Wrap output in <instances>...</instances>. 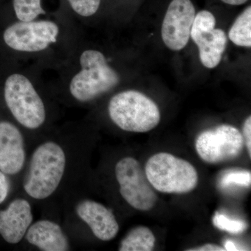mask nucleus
Listing matches in <instances>:
<instances>
[{"label": "nucleus", "instance_id": "nucleus-4", "mask_svg": "<svg viewBox=\"0 0 251 251\" xmlns=\"http://www.w3.org/2000/svg\"><path fill=\"white\" fill-rule=\"evenodd\" d=\"M153 188L164 193L191 192L198 184V174L189 162L171 153H156L149 158L145 169Z\"/></svg>", "mask_w": 251, "mask_h": 251}, {"label": "nucleus", "instance_id": "nucleus-9", "mask_svg": "<svg viewBox=\"0 0 251 251\" xmlns=\"http://www.w3.org/2000/svg\"><path fill=\"white\" fill-rule=\"evenodd\" d=\"M215 25L214 15L203 10L195 16L191 27V37L199 49L201 62L208 69L219 65L227 46L226 33Z\"/></svg>", "mask_w": 251, "mask_h": 251}, {"label": "nucleus", "instance_id": "nucleus-8", "mask_svg": "<svg viewBox=\"0 0 251 251\" xmlns=\"http://www.w3.org/2000/svg\"><path fill=\"white\" fill-rule=\"evenodd\" d=\"M59 32L58 25L52 21H19L5 29L3 39L14 50L39 52L57 42Z\"/></svg>", "mask_w": 251, "mask_h": 251}, {"label": "nucleus", "instance_id": "nucleus-3", "mask_svg": "<svg viewBox=\"0 0 251 251\" xmlns=\"http://www.w3.org/2000/svg\"><path fill=\"white\" fill-rule=\"evenodd\" d=\"M81 70L74 75L69 91L75 100L87 102L106 93L120 82L117 73L100 51L87 50L80 57Z\"/></svg>", "mask_w": 251, "mask_h": 251}, {"label": "nucleus", "instance_id": "nucleus-5", "mask_svg": "<svg viewBox=\"0 0 251 251\" xmlns=\"http://www.w3.org/2000/svg\"><path fill=\"white\" fill-rule=\"evenodd\" d=\"M4 95L8 108L18 123L32 130L44 125L45 105L27 77L20 74L8 77L5 81Z\"/></svg>", "mask_w": 251, "mask_h": 251}, {"label": "nucleus", "instance_id": "nucleus-20", "mask_svg": "<svg viewBox=\"0 0 251 251\" xmlns=\"http://www.w3.org/2000/svg\"><path fill=\"white\" fill-rule=\"evenodd\" d=\"M72 9L82 17H90L96 14L100 6V0H68Z\"/></svg>", "mask_w": 251, "mask_h": 251}, {"label": "nucleus", "instance_id": "nucleus-13", "mask_svg": "<svg viewBox=\"0 0 251 251\" xmlns=\"http://www.w3.org/2000/svg\"><path fill=\"white\" fill-rule=\"evenodd\" d=\"M33 221L30 204L25 199L14 200L0 211V235L6 242L18 244L25 236Z\"/></svg>", "mask_w": 251, "mask_h": 251}, {"label": "nucleus", "instance_id": "nucleus-22", "mask_svg": "<svg viewBox=\"0 0 251 251\" xmlns=\"http://www.w3.org/2000/svg\"><path fill=\"white\" fill-rule=\"evenodd\" d=\"M244 139H245L246 145H247L248 152L249 156L251 157V117L249 116L244 122Z\"/></svg>", "mask_w": 251, "mask_h": 251}, {"label": "nucleus", "instance_id": "nucleus-25", "mask_svg": "<svg viewBox=\"0 0 251 251\" xmlns=\"http://www.w3.org/2000/svg\"><path fill=\"white\" fill-rule=\"evenodd\" d=\"M223 2L229 5H234V6H238V5H242L245 4L248 0H221Z\"/></svg>", "mask_w": 251, "mask_h": 251}, {"label": "nucleus", "instance_id": "nucleus-10", "mask_svg": "<svg viewBox=\"0 0 251 251\" xmlns=\"http://www.w3.org/2000/svg\"><path fill=\"white\" fill-rule=\"evenodd\" d=\"M196 16L191 0H173L162 25L161 35L168 49L178 51L187 45Z\"/></svg>", "mask_w": 251, "mask_h": 251}, {"label": "nucleus", "instance_id": "nucleus-11", "mask_svg": "<svg viewBox=\"0 0 251 251\" xmlns=\"http://www.w3.org/2000/svg\"><path fill=\"white\" fill-rule=\"evenodd\" d=\"M26 153L23 135L11 122H0V171L18 174L23 169Z\"/></svg>", "mask_w": 251, "mask_h": 251}, {"label": "nucleus", "instance_id": "nucleus-19", "mask_svg": "<svg viewBox=\"0 0 251 251\" xmlns=\"http://www.w3.org/2000/svg\"><path fill=\"white\" fill-rule=\"evenodd\" d=\"M251 184V174L248 171H232L226 173L220 179L221 188L228 187L232 184L249 187Z\"/></svg>", "mask_w": 251, "mask_h": 251}, {"label": "nucleus", "instance_id": "nucleus-12", "mask_svg": "<svg viewBox=\"0 0 251 251\" xmlns=\"http://www.w3.org/2000/svg\"><path fill=\"white\" fill-rule=\"evenodd\" d=\"M77 215L90 227L94 236L103 242L116 237L120 226L113 212L100 203L85 200L77 204Z\"/></svg>", "mask_w": 251, "mask_h": 251}, {"label": "nucleus", "instance_id": "nucleus-17", "mask_svg": "<svg viewBox=\"0 0 251 251\" xmlns=\"http://www.w3.org/2000/svg\"><path fill=\"white\" fill-rule=\"evenodd\" d=\"M14 9L20 21H34L41 15L46 14L41 0H14Z\"/></svg>", "mask_w": 251, "mask_h": 251}, {"label": "nucleus", "instance_id": "nucleus-2", "mask_svg": "<svg viewBox=\"0 0 251 251\" xmlns=\"http://www.w3.org/2000/svg\"><path fill=\"white\" fill-rule=\"evenodd\" d=\"M108 112L112 121L125 131H150L161 120V113L155 102L134 90L114 96L109 103Z\"/></svg>", "mask_w": 251, "mask_h": 251}, {"label": "nucleus", "instance_id": "nucleus-24", "mask_svg": "<svg viewBox=\"0 0 251 251\" xmlns=\"http://www.w3.org/2000/svg\"><path fill=\"white\" fill-rule=\"evenodd\" d=\"M224 249L226 251H242L243 249L242 247H239V246L236 244L233 241L227 240L225 242Z\"/></svg>", "mask_w": 251, "mask_h": 251}, {"label": "nucleus", "instance_id": "nucleus-18", "mask_svg": "<svg viewBox=\"0 0 251 251\" xmlns=\"http://www.w3.org/2000/svg\"><path fill=\"white\" fill-rule=\"evenodd\" d=\"M213 224L218 229L232 234H239L247 229L248 225L241 220L229 219L227 216L216 212L213 218Z\"/></svg>", "mask_w": 251, "mask_h": 251}, {"label": "nucleus", "instance_id": "nucleus-7", "mask_svg": "<svg viewBox=\"0 0 251 251\" xmlns=\"http://www.w3.org/2000/svg\"><path fill=\"white\" fill-rule=\"evenodd\" d=\"M244 142L243 135L237 128L223 125L198 135L196 149L202 161L216 164L237 158L244 148Z\"/></svg>", "mask_w": 251, "mask_h": 251}, {"label": "nucleus", "instance_id": "nucleus-23", "mask_svg": "<svg viewBox=\"0 0 251 251\" xmlns=\"http://www.w3.org/2000/svg\"><path fill=\"white\" fill-rule=\"evenodd\" d=\"M224 247H220L216 244H206L201 247L188 249V251H225Z\"/></svg>", "mask_w": 251, "mask_h": 251}, {"label": "nucleus", "instance_id": "nucleus-21", "mask_svg": "<svg viewBox=\"0 0 251 251\" xmlns=\"http://www.w3.org/2000/svg\"><path fill=\"white\" fill-rule=\"evenodd\" d=\"M10 189L9 180L6 175L0 171V204H1L9 195Z\"/></svg>", "mask_w": 251, "mask_h": 251}, {"label": "nucleus", "instance_id": "nucleus-14", "mask_svg": "<svg viewBox=\"0 0 251 251\" xmlns=\"http://www.w3.org/2000/svg\"><path fill=\"white\" fill-rule=\"evenodd\" d=\"M29 244L44 251H67L69 240L59 225L49 220H40L31 225L25 234Z\"/></svg>", "mask_w": 251, "mask_h": 251}, {"label": "nucleus", "instance_id": "nucleus-1", "mask_svg": "<svg viewBox=\"0 0 251 251\" xmlns=\"http://www.w3.org/2000/svg\"><path fill=\"white\" fill-rule=\"evenodd\" d=\"M66 155L58 144L46 142L34 150L23 180L28 196L44 200L53 194L65 172Z\"/></svg>", "mask_w": 251, "mask_h": 251}, {"label": "nucleus", "instance_id": "nucleus-16", "mask_svg": "<svg viewBox=\"0 0 251 251\" xmlns=\"http://www.w3.org/2000/svg\"><path fill=\"white\" fill-rule=\"evenodd\" d=\"M229 38L235 45L250 48L251 46V7L244 10L236 19L229 31Z\"/></svg>", "mask_w": 251, "mask_h": 251}, {"label": "nucleus", "instance_id": "nucleus-15", "mask_svg": "<svg viewBox=\"0 0 251 251\" xmlns=\"http://www.w3.org/2000/svg\"><path fill=\"white\" fill-rule=\"evenodd\" d=\"M156 238L148 227L138 226L126 234L120 243V251H151L155 247Z\"/></svg>", "mask_w": 251, "mask_h": 251}, {"label": "nucleus", "instance_id": "nucleus-6", "mask_svg": "<svg viewBox=\"0 0 251 251\" xmlns=\"http://www.w3.org/2000/svg\"><path fill=\"white\" fill-rule=\"evenodd\" d=\"M115 171L120 194L129 205L143 211L154 207L158 196L139 162L126 157L117 163Z\"/></svg>", "mask_w": 251, "mask_h": 251}]
</instances>
